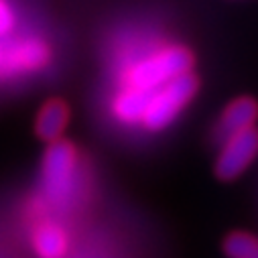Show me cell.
<instances>
[{"instance_id":"5b68a950","label":"cell","mask_w":258,"mask_h":258,"mask_svg":"<svg viewBox=\"0 0 258 258\" xmlns=\"http://www.w3.org/2000/svg\"><path fill=\"white\" fill-rule=\"evenodd\" d=\"M70 122V108L63 100H49L35 122V133L41 141L53 143L57 139H61V135L66 133Z\"/></svg>"},{"instance_id":"30bf717a","label":"cell","mask_w":258,"mask_h":258,"mask_svg":"<svg viewBox=\"0 0 258 258\" xmlns=\"http://www.w3.org/2000/svg\"><path fill=\"white\" fill-rule=\"evenodd\" d=\"M13 23H15L13 11L9 9L5 0H0V35H7L13 29Z\"/></svg>"},{"instance_id":"8992f818","label":"cell","mask_w":258,"mask_h":258,"mask_svg":"<svg viewBox=\"0 0 258 258\" xmlns=\"http://www.w3.org/2000/svg\"><path fill=\"white\" fill-rule=\"evenodd\" d=\"M256 120H258V102L248 96L238 98L222 114V133H226L228 137L236 135L254 126Z\"/></svg>"},{"instance_id":"ba28073f","label":"cell","mask_w":258,"mask_h":258,"mask_svg":"<svg viewBox=\"0 0 258 258\" xmlns=\"http://www.w3.org/2000/svg\"><path fill=\"white\" fill-rule=\"evenodd\" d=\"M68 244L66 232L55 224H43L33 234V248L41 258H63Z\"/></svg>"},{"instance_id":"7a4b0ae2","label":"cell","mask_w":258,"mask_h":258,"mask_svg":"<svg viewBox=\"0 0 258 258\" xmlns=\"http://www.w3.org/2000/svg\"><path fill=\"white\" fill-rule=\"evenodd\" d=\"M193 53L183 45L165 47L151 57L137 63L135 70L128 74V86L141 88V90H155L173 78L187 74L193 70Z\"/></svg>"},{"instance_id":"277c9868","label":"cell","mask_w":258,"mask_h":258,"mask_svg":"<svg viewBox=\"0 0 258 258\" xmlns=\"http://www.w3.org/2000/svg\"><path fill=\"white\" fill-rule=\"evenodd\" d=\"M258 155V128L250 126L246 131L228 137L218 161H216V177L222 181H234L240 177L246 167Z\"/></svg>"},{"instance_id":"52a82bcc","label":"cell","mask_w":258,"mask_h":258,"mask_svg":"<svg viewBox=\"0 0 258 258\" xmlns=\"http://www.w3.org/2000/svg\"><path fill=\"white\" fill-rule=\"evenodd\" d=\"M153 90L126 86L114 100V114L124 122H141Z\"/></svg>"},{"instance_id":"6da1fadb","label":"cell","mask_w":258,"mask_h":258,"mask_svg":"<svg viewBox=\"0 0 258 258\" xmlns=\"http://www.w3.org/2000/svg\"><path fill=\"white\" fill-rule=\"evenodd\" d=\"M198 88L200 82L191 72L181 74L171 82L155 88L151 92L149 104L141 120L147 131L159 133L163 128H167L177 118V114L191 102V98L198 94Z\"/></svg>"},{"instance_id":"3957f363","label":"cell","mask_w":258,"mask_h":258,"mask_svg":"<svg viewBox=\"0 0 258 258\" xmlns=\"http://www.w3.org/2000/svg\"><path fill=\"white\" fill-rule=\"evenodd\" d=\"M76 161L78 155L72 143L63 139L49 143V149L43 159V185L53 204H61L68 200L74 183Z\"/></svg>"},{"instance_id":"9c48e42d","label":"cell","mask_w":258,"mask_h":258,"mask_svg":"<svg viewBox=\"0 0 258 258\" xmlns=\"http://www.w3.org/2000/svg\"><path fill=\"white\" fill-rule=\"evenodd\" d=\"M228 258H258V238L246 232H234L224 242Z\"/></svg>"}]
</instances>
